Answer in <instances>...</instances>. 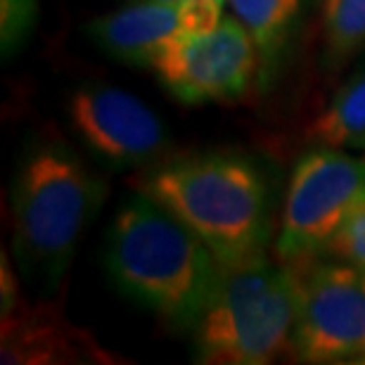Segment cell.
<instances>
[{"label":"cell","mask_w":365,"mask_h":365,"mask_svg":"<svg viewBox=\"0 0 365 365\" xmlns=\"http://www.w3.org/2000/svg\"><path fill=\"white\" fill-rule=\"evenodd\" d=\"M105 268L121 294L176 330H192L221 275L214 252L135 190L109 223Z\"/></svg>","instance_id":"1"},{"label":"cell","mask_w":365,"mask_h":365,"mask_svg":"<svg viewBox=\"0 0 365 365\" xmlns=\"http://www.w3.org/2000/svg\"><path fill=\"white\" fill-rule=\"evenodd\" d=\"M130 185L185 223L221 266L266 252L271 187L250 157L235 152L169 157L138 171Z\"/></svg>","instance_id":"2"},{"label":"cell","mask_w":365,"mask_h":365,"mask_svg":"<svg viewBox=\"0 0 365 365\" xmlns=\"http://www.w3.org/2000/svg\"><path fill=\"white\" fill-rule=\"evenodd\" d=\"M105 197L107 182L69 145H34L12 185V250L21 273L55 289Z\"/></svg>","instance_id":"3"},{"label":"cell","mask_w":365,"mask_h":365,"mask_svg":"<svg viewBox=\"0 0 365 365\" xmlns=\"http://www.w3.org/2000/svg\"><path fill=\"white\" fill-rule=\"evenodd\" d=\"M297 282L292 268L264 254L221 266L192 325V356L202 365H268L292 359Z\"/></svg>","instance_id":"4"},{"label":"cell","mask_w":365,"mask_h":365,"mask_svg":"<svg viewBox=\"0 0 365 365\" xmlns=\"http://www.w3.org/2000/svg\"><path fill=\"white\" fill-rule=\"evenodd\" d=\"M284 264L297 282L292 361L365 365V268L327 254Z\"/></svg>","instance_id":"5"},{"label":"cell","mask_w":365,"mask_h":365,"mask_svg":"<svg viewBox=\"0 0 365 365\" xmlns=\"http://www.w3.org/2000/svg\"><path fill=\"white\" fill-rule=\"evenodd\" d=\"M365 204V159L349 150L306 152L292 171L284 192L275 254L294 261L323 254L337 230Z\"/></svg>","instance_id":"6"},{"label":"cell","mask_w":365,"mask_h":365,"mask_svg":"<svg viewBox=\"0 0 365 365\" xmlns=\"http://www.w3.org/2000/svg\"><path fill=\"white\" fill-rule=\"evenodd\" d=\"M159 83L182 105L240 100L252 88L261 55L237 19L200 34H180L152 64Z\"/></svg>","instance_id":"7"},{"label":"cell","mask_w":365,"mask_h":365,"mask_svg":"<svg viewBox=\"0 0 365 365\" xmlns=\"http://www.w3.org/2000/svg\"><path fill=\"white\" fill-rule=\"evenodd\" d=\"M71 130L112 169H150L171 155V135L155 109L109 83H83L69 95Z\"/></svg>","instance_id":"8"},{"label":"cell","mask_w":365,"mask_h":365,"mask_svg":"<svg viewBox=\"0 0 365 365\" xmlns=\"http://www.w3.org/2000/svg\"><path fill=\"white\" fill-rule=\"evenodd\" d=\"M105 356L91 334L71 325L55 304L21 302L3 316L0 363L5 365L102 363Z\"/></svg>","instance_id":"9"},{"label":"cell","mask_w":365,"mask_h":365,"mask_svg":"<svg viewBox=\"0 0 365 365\" xmlns=\"http://www.w3.org/2000/svg\"><path fill=\"white\" fill-rule=\"evenodd\" d=\"M187 34L182 3L140 0L102 14L88 24V36L102 53L133 67H152L176 36Z\"/></svg>","instance_id":"10"},{"label":"cell","mask_w":365,"mask_h":365,"mask_svg":"<svg viewBox=\"0 0 365 365\" xmlns=\"http://www.w3.org/2000/svg\"><path fill=\"white\" fill-rule=\"evenodd\" d=\"M309 138L325 148L365 150V67L349 76L311 121Z\"/></svg>","instance_id":"11"},{"label":"cell","mask_w":365,"mask_h":365,"mask_svg":"<svg viewBox=\"0 0 365 365\" xmlns=\"http://www.w3.org/2000/svg\"><path fill=\"white\" fill-rule=\"evenodd\" d=\"M304 3L306 0H228L235 19L252 36L264 69H273L284 53Z\"/></svg>","instance_id":"12"},{"label":"cell","mask_w":365,"mask_h":365,"mask_svg":"<svg viewBox=\"0 0 365 365\" xmlns=\"http://www.w3.org/2000/svg\"><path fill=\"white\" fill-rule=\"evenodd\" d=\"M365 50V0H323V62L346 67Z\"/></svg>","instance_id":"13"},{"label":"cell","mask_w":365,"mask_h":365,"mask_svg":"<svg viewBox=\"0 0 365 365\" xmlns=\"http://www.w3.org/2000/svg\"><path fill=\"white\" fill-rule=\"evenodd\" d=\"M38 19V0H0V50L3 57L17 55Z\"/></svg>","instance_id":"14"},{"label":"cell","mask_w":365,"mask_h":365,"mask_svg":"<svg viewBox=\"0 0 365 365\" xmlns=\"http://www.w3.org/2000/svg\"><path fill=\"white\" fill-rule=\"evenodd\" d=\"M323 254L365 268V204L337 230Z\"/></svg>","instance_id":"15"},{"label":"cell","mask_w":365,"mask_h":365,"mask_svg":"<svg viewBox=\"0 0 365 365\" xmlns=\"http://www.w3.org/2000/svg\"><path fill=\"white\" fill-rule=\"evenodd\" d=\"M0 316H10V313L21 304V294H19V282L14 277L12 264L7 259V254L3 252V264H0Z\"/></svg>","instance_id":"16"}]
</instances>
